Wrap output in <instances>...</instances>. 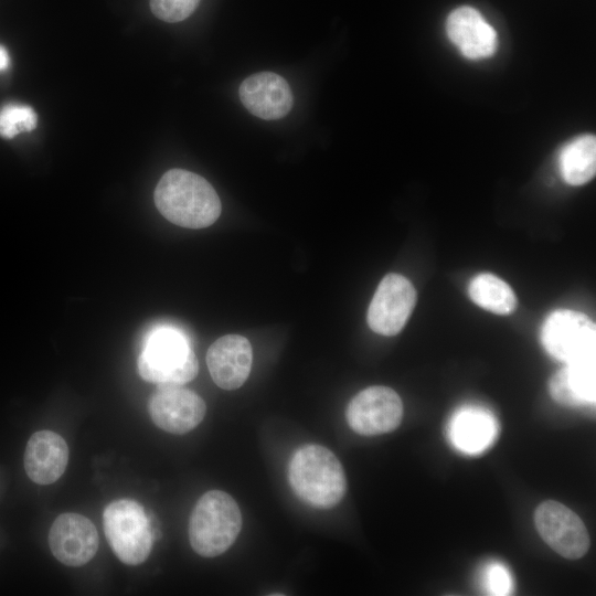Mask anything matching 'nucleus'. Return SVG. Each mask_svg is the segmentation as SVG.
Masks as SVG:
<instances>
[{
    "mask_svg": "<svg viewBox=\"0 0 596 596\" xmlns=\"http://www.w3.org/2000/svg\"><path fill=\"white\" fill-rule=\"evenodd\" d=\"M155 204L169 222L188 228L212 225L222 205L214 188L203 177L183 169H171L155 189Z\"/></svg>",
    "mask_w": 596,
    "mask_h": 596,
    "instance_id": "1",
    "label": "nucleus"
},
{
    "mask_svg": "<svg viewBox=\"0 0 596 596\" xmlns=\"http://www.w3.org/2000/svg\"><path fill=\"white\" fill-rule=\"evenodd\" d=\"M288 480L297 497L305 503L330 509L343 498L347 479L336 455L321 445H305L292 455Z\"/></svg>",
    "mask_w": 596,
    "mask_h": 596,
    "instance_id": "2",
    "label": "nucleus"
},
{
    "mask_svg": "<svg viewBox=\"0 0 596 596\" xmlns=\"http://www.w3.org/2000/svg\"><path fill=\"white\" fill-rule=\"evenodd\" d=\"M137 369L147 382L183 385L196 376L199 362L183 333L171 327H161L147 337Z\"/></svg>",
    "mask_w": 596,
    "mask_h": 596,
    "instance_id": "3",
    "label": "nucleus"
},
{
    "mask_svg": "<svg viewBox=\"0 0 596 596\" xmlns=\"http://www.w3.org/2000/svg\"><path fill=\"white\" fill-rule=\"evenodd\" d=\"M241 528L236 501L224 491L211 490L198 500L190 515V544L199 555L214 557L235 542Z\"/></svg>",
    "mask_w": 596,
    "mask_h": 596,
    "instance_id": "4",
    "label": "nucleus"
},
{
    "mask_svg": "<svg viewBox=\"0 0 596 596\" xmlns=\"http://www.w3.org/2000/svg\"><path fill=\"white\" fill-rule=\"evenodd\" d=\"M106 539L119 561L127 565L143 563L152 547V534L142 505L131 499H118L103 512Z\"/></svg>",
    "mask_w": 596,
    "mask_h": 596,
    "instance_id": "5",
    "label": "nucleus"
},
{
    "mask_svg": "<svg viewBox=\"0 0 596 596\" xmlns=\"http://www.w3.org/2000/svg\"><path fill=\"white\" fill-rule=\"evenodd\" d=\"M541 340L547 353L565 364L596 355L595 324L575 310L552 312L543 323Z\"/></svg>",
    "mask_w": 596,
    "mask_h": 596,
    "instance_id": "6",
    "label": "nucleus"
},
{
    "mask_svg": "<svg viewBox=\"0 0 596 596\" xmlns=\"http://www.w3.org/2000/svg\"><path fill=\"white\" fill-rule=\"evenodd\" d=\"M534 522L543 541L565 558L586 554L590 540L582 519L561 502L547 500L535 510Z\"/></svg>",
    "mask_w": 596,
    "mask_h": 596,
    "instance_id": "7",
    "label": "nucleus"
},
{
    "mask_svg": "<svg viewBox=\"0 0 596 596\" xmlns=\"http://www.w3.org/2000/svg\"><path fill=\"white\" fill-rule=\"evenodd\" d=\"M345 417L355 433L363 436L381 435L398 427L403 417V403L391 387L370 386L350 401Z\"/></svg>",
    "mask_w": 596,
    "mask_h": 596,
    "instance_id": "8",
    "label": "nucleus"
},
{
    "mask_svg": "<svg viewBox=\"0 0 596 596\" xmlns=\"http://www.w3.org/2000/svg\"><path fill=\"white\" fill-rule=\"evenodd\" d=\"M416 304V290L400 274H387L379 284L368 309V324L382 336H395L408 320Z\"/></svg>",
    "mask_w": 596,
    "mask_h": 596,
    "instance_id": "9",
    "label": "nucleus"
},
{
    "mask_svg": "<svg viewBox=\"0 0 596 596\" xmlns=\"http://www.w3.org/2000/svg\"><path fill=\"white\" fill-rule=\"evenodd\" d=\"M148 411L155 425L171 434H185L204 418L206 405L195 392L181 385H159Z\"/></svg>",
    "mask_w": 596,
    "mask_h": 596,
    "instance_id": "10",
    "label": "nucleus"
},
{
    "mask_svg": "<svg viewBox=\"0 0 596 596\" xmlns=\"http://www.w3.org/2000/svg\"><path fill=\"white\" fill-rule=\"evenodd\" d=\"M98 532L94 523L83 514H60L49 531V545L54 557L67 566H82L98 550Z\"/></svg>",
    "mask_w": 596,
    "mask_h": 596,
    "instance_id": "11",
    "label": "nucleus"
},
{
    "mask_svg": "<svg viewBox=\"0 0 596 596\" xmlns=\"http://www.w3.org/2000/svg\"><path fill=\"white\" fill-rule=\"evenodd\" d=\"M238 95L251 114L265 120L285 117L294 104L288 82L273 72H259L245 78Z\"/></svg>",
    "mask_w": 596,
    "mask_h": 596,
    "instance_id": "12",
    "label": "nucleus"
},
{
    "mask_svg": "<svg viewBox=\"0 0 596 596\" xmlns=\"http://www.w3.org/2000/svg\"><path fill=\"white\" fill-rule=\"evenodd\" d=\"M253 362L249 341L240 334L215 340L206 353V364L214 383L223 390H236L247 380Z\"/></svg>",
    "mask_w": 596,
    "mask_h": 596,
    "instance_id": "13",
    "label": "nucleus"
},
{
    "mask_svg": "<svg viewBox=\"0 0 596 596\" xmlns=\"http://www.w3.org/2000/svg\"><path fill=\"white\" fill-rule=\"evenodd\" d=\"M449 40L469 60L486 58L496 52L497 33L472 7L462 6L453 10L446 21Z\"/></svg>",
    "mask_w": 596,
    "mask_h": 596,
    "instance_id": "14",
    "label": "nucleus"
},
{
    "mask_svg": "<svg viewBox=\"0 0 596 596\" xmlns=\"http://www.w3.org/2000/svg\"><path fill=\"white\" fill-rule=\"evenodd\" d=\"M68 447L64 438L52 430H39L28 440L23 464L28 477L38 485H51L64 473Z\"/></svg>",
    "mask_w": 596,
    "mask_h": 596,
    "instance_id": "15",
    "label": "nucleus"
},
{
    "mask_svg": "<svg viewBox=\"0 0 596 596\" xmlns=\"http://www.w3.org/2000/svg\"><path fill=\"white\" fill-rule=\"evenodd\" d=\"M498 425L493 415L479 407H465L450 419L449 439L455 448L468 455L486 450L496 439Z\"/></svg>",
    "mask_w": 596,
    "mask_h": 596,
    "instance_id": "16",
    "label": "nucleus"
},
{
    "mask_svg": "<svg viewBox=\"0 0 596 596\" xmlns=\"http://www.w3.org/2000/svg\"><path fill=\"white\" fill-rule=\"evenodd\" d=\"M595 356L566 363L553 375L550 393L560 404L567 406L592 405L596 400Z\"/></svg>",
    "mask_w": 596,
    "mask_h": 596,
    "instance_id": "17",
    "label": "nucleus"
},
{
    "mask_svg": "<svg viewBox=\"0 0 596 596\" xmlns=\"http://www.w3.org/2000/svg\"><path fill=\"white\" fill-rule=\"evenodd\" d=\"M558 164L562 178L571 185H582L590 181L596 171V138L583 135L560 152Z\"/></svg>",
    "mask_w": 596,
    "mask_h": 596,
    "instance_id": "18",
    "label": "nucleus"
},
{
    "mask_svg": "<svg viewBox=\"0 0 596 596\" xmlns=\"http://www.w3.org/2000/svg\"><path fill=\"white\" fill-rule=\"evenodd\" d=\"M468 292L475 304L493 313L509 315L517 307L512 288L504 280L489 273L479 274L472 278Z\"/></svg>",
    "mask_w": 596,
    "mask_h": 596,
    "instance_id": "19",
    "label": "nucleus"
},
{
    "mask_svg": "<svg viewBox=\"0 0 596 596\" xmlns=\"http://www.w3.org/2000/svg\"><path fill=\"white\" fill-rule=\"evenodd\" d=\"M38 116L32 107L23 104L9 103L0 108V136L13 138L23 131L36 127Z\"/></svg>",
    "mask_w": 596,
    "mask_h": 596,
    "instance_id": "20",
    "label": "nucleus"
},
{
    "mask_svg": "<svg viewBox=\"0 0 596 596\" xmlns=\"http://www.w3.org/2000/svg\"><path fill=\"white\" fill-rule=\"evenodd\" d=\"M200 0H150L152 13L166 22H180L190 17Z\"/></svg>",
    "mask_w": 596,
    "mask_h": 596,
    "instance_id": "21",
    "label": "nucleus"
},
{
    "mask_svg": "<svg viewBox=\"0 0 596 596\" xmlns=\"http://www.w3.org/2000/svg\"><path fill=\"white\" fill-rule=\"evenodd\" d=\"M485 574L486 587L490 595H508L511 593L512 578L502 564H490Z\"/></svg>",
    "mask_w": 596,
    "mask_h": 596,
    "instance_id": "22",
    "label": "nucleus"
},
{
    "mask_svg": "<svg viewBox=\"0 0 596 596\" xmlns=\"http://www.w3.org/2000/svg\"><path fill=\"white\" fill-rule=\"evenodd\" d=\"M10 65V57L4 46L0 45V72L4 71Z\"/></svg>",
    "mask_w": 596,
    "mask_h": 596,
    "instance_id": "23",
    "label": "nucleus"
}]
</instances>
